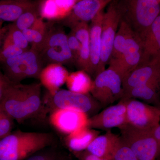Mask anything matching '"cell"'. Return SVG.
<instances>
[{"label": "cell", "instance_id": "obj_1", "mask_svg": "<svg viewBox=\"0 0 160 160\" xmlns=\"http://www.w3.org/2000/svg\"><path fill=\"white\" fill-rule=\"evenodd\" d=\"M41 83L16 84L0 72V109L19 124L32 119H44L48 113L41 96Z\"/></svg>", "mask_w": 160, "mask_h": 160}, {"label": "cell", "instance_id": "obj_2", "mask_svg": "<svg viewBox=\"0 0 160 160\" xmlns=\"http://www.w3.org/2000/svg\"><path fill=\"white\" fill-rule=\"evenodd\" d=\"M54 142L49 132L17 130L0 140V160H24Z\"/></svg>", "mask_w": 160, "mask_h": 160}, {"label": "cell", "instance_id": "obj_3", "mask_svg": "<svg viewBox=\"0 0 160 160\" xmlns=\"http://www.w3.org/2000/svg\"><path fill=\"white\" fill-rule=\"evenodd\" d=\"M123 19L142 41L152 24L160 13L157 0H119Z\"/></svg>", "mask_w": 160, "mask_h": 160}, {"label": "cell", "instance_id": "obj_4", "mask_svg": "<svg viewBox=\"0 0 160 160\" xmlns=\"http://www.w3.org/2000/svg\"><path fill=\"white\" fill-rule=\"evenodd\" d=\"M43 101L48 112L58 109H70L85 112L91 117L102 108L91 94H82L62 89L54 94L47 92Z\"/></svg>", "mask_w": 160, "mask_h": 160}, {"label": "cell", "instance_id": "obj_5", "mask_svg": "<svg viewBox=\"0 0 160 160\" xmlns=\"http://www.w3.org/2000/svg\"><path fill=\"white\" fill-rule=\"evenodd\" d=\"M1 64L4 74L12 82L18 84L28 78L39 79L44 63L39 52L30 48Z\"/></svg>", "mask_w": 160, "mask_h": 160}, {"label": "cell", "instance_id": "obj_6", "mask_svg": "<svg viewBox=\"0 0 160 160\" xmlns=\"http://www.w3.org/2000/svg\"><path fill=\"white\" fill-rule=\"evenodd\" d=\"M47 38L40 54L43 62L61 65L75 64V60L68 42V37L62 25L49 21Z\"/></svg>", "mask_w": 160, "mask_h": 160}, {"label": "cell", "instance_id": "obj_7", "mask_svg": "<svg viewBox=\"0 0 160 160\" xmlns=\"http://www.w3.org/2000/svg\"><path fill=\"white\" fill-rule=\"evenodd\" d=\"M123 16L119 0L112 1L106 12H104L102 26V51L96 76L106 69V65L109 63L115 38L123 19Z\"/></svg>", "mask_w": 160, "mask_h": 160}, {"label": "cell", "instance_id": "obj_8", "mask_svg": "<svg viewBox=\"0 0 160 160\" xmlns=\"http://www.w3.org/2000/svg\"><path fill=\"white\" fill-rule=\"evenodd\" d=\"M121 139L134 152L138 160H155L159 146L152 131L137 129L128 124L120 128Z\"/></svg>", "mask_w": 160, "mask_h": 160}, {"label": "cell", "instance_id": "obj_9", "mask_svg": "<svg viewBox=\"0 0 160 160\" xmlns=\"http://www.w3.org/2000/svg\"><path fill=\"white\" fill-rule=\"evenodd\" d=\"M122 83L121 75L109 66L95 78L90 93L102 108H106L118 100L122 99L123 95Z\"/></svg>", "mask_w": 160, "mask_h": 160}, {"label": "cell", "instance_id": "obj_10", "mask_svg": "<svg viewBox=\"0 0 160 160\" xmlns=\"http://www.w3.org/2000/svg\"><path fill=\"white\" fill-rule=\"evenodd\" d=\"M126 102L127 124L142 130L152 131L160 125V109L134 99H123Z\"/></svg>", "mask_w": 160, "mask_h": 160}, {"label": "cell", "instance_id": "obj_11", "mask_svg": "<svg viewBox=\"0 0 160 160\" xmlns=\"http://www.w3.org/2000/svg\"><path fill=\"white\" fill-rule=\"evenodd\" d=\"M143 52L142 41L132 30L126 40L122 57L118 60L110 59L109 66L117 70L123 80L127 74L142 63Z\"/></svg>", "mask_w": 160, "mask_h": 160}, {"label": "cell", "instance_id": "obj_12", "mask_svg": "<svg viewBox=\"0 0 160 160\" xmlns=\"http://www.w3.org/2000/svg\"><path fill=\"white\" fill-rule=\"evenodd\" d=\"M127 124L126 102L123 99L115 105L108 106L89 117L88 126L96 129L108 130L119 129Z\"/></svg>", "mask_w": 160, "mask_h": 160}, {"label": "cell", "instance_id": "obj_13", "mask_svg": "<svg viewBox=\"0 0 160 160\" xmlns=\"http://www.w3.org/2000/svg\"><path fill=\"white\" fill-rule=\"evenodd\" d=\"M49 122L56 130L67 135L88 126L89 117L85 112L70 109H58L49 112Z\"/></svg>", "mask_w": 160, "mask_h": 160}, {"label": "cell", "instance_id": "obj_14", "mask_svg": "<svg viewBox=\"0 0 160 160\" xmlns=\"http://www.w3.org/2000/svg\"><path fill=\"white\" fill-rule=\"evenodd\" d=\"M109 3L101 0H82L75 3L69 15L61 21V23L70 29L78 23L91 22Z\"/></svg>", "mask_w": 160, "mask_h": 160}, {"label": "cell", "instance_id": "obj_15", "mask_svg": "<svg viewBox=\"0 0 160 160\" xmlns=\"http://www.w3.org/2000/svg\"><path fill=\"white\" fill-rule=\"evenodd\" d=\"M160 80V59H154L141 64L123 80L124 92L146 83Z\"/></svg>", "mask_w": 160, "mask_h": 160}, {"label": "cell", "instance_id": "obj_16", "mask_svg": "<svg viewBox=\"0 0 160 160\" xmlns=\"http://www.w3.org/2000/svg\"><path fill=\"white\" fill-rule=\"evenodd\" d=\"M104 12H100L89 26L90 76L95 78L99 64L102 51V26Z\"/></svg>", "mask_w": 160, "mask_h": 160}, {"label": "cell", "instance_id": "obj_17", "mask_svg": "<svg viewBox=\"0 0 160 160\" xmlns=\"http://www.w3.org/2000/svg\"><path fill=\"white\" fill-rule=\"evenodd\" d=\"M69 73L63 65L55 63L49 64L43 68L40 73V83L48 92L53 95L66 83Z\"/></svg>", "mask_w": 160, "mask_h": 160}, {"label": "cell", "instance_id": "obj_18", "mask_svg": "<svg viewBox=\"0 0 160 160\" xmlns=\"http://www.w3.org/2000/svg\"><path fill=\"white\" fill-rule=\"evenodd\" d=\"M80 43L78 57L75 65L79 70L86 72L90 76L89 26L88 23L80 22L70 28Z\"/></svg>", "mask_w": 160, "mask_h": 160}, {"label": "cell", "instance_id": "obj_19", "mask_svg": "<svg viewBox=\"0 0 160 160\" xmlns=\"http://www.w3.org/2000/svg\"><path fill=\"white\" fill-rule=\"evenodd\" d=\"M41 0H1L0 18L1 21L14 22L23 13L39 8Z\"/></svg>", "mask_w": 160, "mask_h": 160}, {"label": "cell", "instance_id": "obj_20", "mask_svg": "<svg viewBox=\"0 0 160 160\" xmlns=\"http://www.w3.org/2000/svg\"><path fill=\"white\" fill-rule=\"evenodd\" d=\"M120 136L108 130L105 134L98 136L87 147L86 151L98 157L112 160L119 143Z\"/></svg>", "mask_w": 160, "mask_h": 160}, {"label": "cell", "instance_id": "obj_21", "mask_svg": "<svg viewBox=\"0 0 160 160\" xmlns=\"http://www.w3.org/2000/svg\"><path fill=\"white\" fill-rule=\"evenodd\" d=\"M75 3L74 0H41L40 17L49 21H62L69 15Z\"/></svg>", "mask_w": 160, "mask_h": 160}, {"label": "cell", "instance_id": "obj_22", "mask_svg": "<svg viewBox=\"0 0 160 160\" xmlns=\"http://www.w3.org/2000/svg\"><path fill=\"white\" fill-rule=\"evenodd\" d=\"M160 80L133 87L124 92L122 99L140 100L156 106L160 105Z\"/></svg>", "mask_w": 160, "mask_h": 160}, {"label": "cell", "instance_id": "obj_23", "mask_svg": "<svg viewBox=\"0 0 160 160\" xmlns=\"http://www.w3.org/2000/svg\"><path fill=\"white\" fill-rule=\"evenodd\" d=\"M142 42L144 52L141 64L152 59H160V13L149 27Z\"/></svg>", "mask_w": 160, "mask_h": 160}, {"label": "cell", "instance_id": "obj_24", "mask_svg": "<svg viewBox=\"0 0 160 160\" xmlns=\"http://www.w3.org/2000/svg\"><path fill=\"white\" fill-rule=\"evenodd\" d=\"M100 133L98 129L86 126L66 135L65 143L67 148L73 153L81 152L86 150Z\"/></svg>", "mask_w": 160, "mask_h": 160}, {"label": "cell", "instance_id": "obj_25", "mask_svg": "<svg viewBox=\"0 0 160 160\" xmlns=\"http://www.w3.org/2000/svg\"><path fill=\"white\" fill-rule=\"evenodd\" d=\"M49 22H45L41 17L29 29L23 31V34L29 43L31 49L41 52L43 49L48 35Z\"/></svg>", "mask_w": 160, "mask_h": 160}, {"label": "cell", "instance_id": "obj_26", "mask_svg": "<svg viewBox=\"0 0 160 160\" xmlns=\"http://www.w3.org/2000/svg\"><path fill=\"white\" fill-rule=\"evenodd\" d=\"M93 81L88 73L79 70L69 73L66 83L70 91L82 94H88L91 92Z\"/></svg>", "mask_w": 160, "mask_h": 160}, {"label": "cell", "instance_id": "obj_27", "mask_svg": "<svg viewBox=\"0 0 160 160\" xmlns=\"http://www.w3.org/2000/svg\"><path fill=\"white\" fill-rule=\"evenodd\" d=\"M133 29L125 20H122L115 38L110 59L121 58L124 52L126 40Z\"/></svg>", "mask_w": 160, "mask_h": 160}, {"label": "cell", "instance_id": "obj_28", "mask_svg": "<svg viewBox=\"0 0 160 160\" xmlns=\"http://www.w3.org/2000/svg\"><path fill=\"white\" fill-rule=\"evenodd\" d=\"M1 35L2 38L8 39L22 49L26 50L29 49V42L26 40L23 32L18 29L13 23L1 29Z\"/></svg>", "mask_w": 160, "mask_h": 160}, {"label": "cell", "instance_id": "obj_29", "mask_svg": "<svg viewBox=\"0 0 160 160\" xmlns=\"http://www.w3.org/2000/svg\"><path fill=\"white\" fill-rule=\"evenodd\" d=\"M39 17L40 7L23 13L13 24L18 29L23 31L31 27Z\"/></svg>", "mask_w": 160, "mask_h": 160}, {"label": "cell", "instance_id": "obj_30", "mask_svg": "<svg viewBox=\"0 0 160 160\" xmlns=\"http://www.w3.org/2000/svg\"><path fill=\"white\" fill-rule=\"evenodd\" d=\"M2 39V45L0 51L1 62L10 58L22 54L26 51L15 45L6 38H4Z\"/></svg>", "mask_w": 160, "mask_h": 160}, {"label": "cell", "instance_id": "obj_31", "mask_svg": "<svg viewBox=\"0 0 160 160\" xmlns=\"http://www.w3.org/2000/svg\"><path fill=\"white\" fill-rule=\"evenodd\" d=\"M14 120L6 112L0 109V140L8 136L12 132Z\"/></svg>", "mask_w": 160, "mask_h": 160}, {"label": "cell", "instance_id": "obj_32", "mask_svg": "<svg viewBox=\"0 0 160 160\" xmlns=\"http://www.w3.org/2000/svg\"><path fill=\"white\" fill-rule=\"evenodd\" d=\"M112 160H138V159L134 152L122 141L121 138L119 143L114 152Z\"/></svg>", "mask_w": 160, "mask_h": 160}, {"label": "cell", "instance_id": "obj_33", "mask_svg": "<svg viewBox=\"0 0 160 160\" xmlns=\"http://www.w3.org/2000/svg\"><path fill=\"white\" fill-rule=\"evenodd\" d=\"M67 37H68V45L74 58L75 62H76L78 57L80 49L79 42L74 32L72 30L70 31L69 34L67 35Z\"/></svg>", "mask_w": 160, "mask_h": 160}, {"label": "cell", "instance_id": "obj_34", "mask_svg": "<svg viewBox=\"0 0 160 160\" xmlns=\"http://www.w3.org/2000/svg\"><path fill=\"white\" fill-rule=\"evenodd\" d=\"M80 160H109L98 157L86 151L74 153Z\"/></svg>", "mask_w": 160, "mask_h": 160}, {"label": "cell", "instance_id": "obj_35", "mask_svg": "<svg viewBox=\"0 0 160 160\" xmlns=\"http://www.w3.org/2000/svg\"><path fill=\"white\" fill-rule=\"evenodd\" d=\"M52 155L48 153H38V152L37 153L32 155L29 158H27L24 160H47L52 156Z\"/></svg>", "mask_w": 160, "mask_h": 160}, {"label": "cell", "instance_id": "obj_36", "mask_svg": "<svg viewBox=\"0 0 160 160\" xmlns=\"http://www.w3.org/2000/svg\"><path fill=\"white\" fill-rule=\"evenodd\" d=\"M152 132L155 138L157 141L160 149V124L158 126L153 129Z\"/></svg>", "mask_w": 160, "mask_h": 160}, {"label": "cell", "instance_id": "obj_37", "mask_svg": "<svg viewBox=\"0 0 160 160\" xmlns=\"http://www.w3.org/2000/svg\"><path fill=\"white\" fill-rule=\"evenodd\" d=\"M47 160H56L55 158L53 156H52V157L50 158H49V159Z\"/></svg>", "mask_w": 160, "mask_h": 160}, {"label": "cell", "instance_id": "obj_38", "mask_svg": "<svg viewBox=\"0 0 160 160\" xmlns=\"http://www.w3.org/2000/svg\"><path fill=\"white\" fill-rule=\"evenodd\" d=\"M101 1H105V2H108L110 3L113 0H101Z\"/></svg>", "mask_w": 160, "mask_h": 160}, {"label": "cell", "instance_id": "obj_39", "mask_svg": "<svg viewBox=\"0 0 160 160\" xmlns=\"http://www.w3.org/2000/svg\"><path fill=\"white\" fill-rule=\"evenodd\" d=\"M75 1L76 3L78 2H79V1H82V0H74Z\"/></svg>", "mask_w": 160, "mask_h": 160}, {"label": "cell", "instance_id": "obj_40", "mask_svg": "<svg viewBox=\"0 0 160 160\" xmlns=\"http://www.w3.org/2000/svg\"><path fill=\"white\" fill-rule=\"evenodd\" d=\"M157 107H158L159 109H160V105L158 106H157Z\"/></svg>", "mask_w": 160, "mask_h": 160}, {"label": "cell", "instance_id": "obj_41", "mask_svg": "<svg viewBox=\"0 0 160 160\" xmlns=\"http://www.w3.org/2000/svg\"><path fill=\"white\" fill-rule=\"evenodd\" d=\"M157 1H158V2H160V0H157Z\"/></svg>", "mask_w": 160, "mask_h": 160}, {"label": "cell", "instance_id": "obj_42", "mask_svg": "<svg viewBox=\"0 0 160 160\" xmlns=\"http://www.w3.org/2000/svg\"><path fill=\"white\" fill-rule=\"evenodd\" d=\"M21 1H27V0H21Z\"/></svg>", "mask_w": 160, "mask_h": 160}, {"label": "cell", "instance_id": "obj_43", "mask_svg": "<svg viewBox=\"0 0 160 160\" xmlns=\"http://www.w3.org/2000/svg\"></svg>", "mask_w": 160, "mask_h": 160}]
</instances>
